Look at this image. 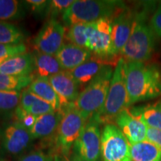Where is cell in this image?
<instances>
[{"label": "cell", "instance_id": "obj_4", "mask_svg": "<svg viewBox=\"0 0 161 161\" xmlns=\"http://www.w3.org/2000/svg\"><path fill=\"white\" fill-rule=\"evenodd\" d=\"M143 11L136 13L133 29L121 55L128 62L146 63L152 57L155 46V34L147 24Z\"/></svg>", "mask_w": 161, "mask_h": 161}, {"label": "cell", "instance_id": "obj_21", "mask_svg": "<svg viewBox=\"0 0 161 161\" xmlns=\"http://www.w3.org/2000/svg\"><path fill=\"white\" fill-rule=\"evenodd\" d=\"M35 70L38 77L49 78L64 71L55 55L37 52L34 55Z\"/></svg>", "mask_w": 161, "mask_h": 161}, {"label": "cell", "instance_id": "obj_6", "mask_svg": "<svg viewBox=\"0 0 161 161\" xmlns=\"http://www.w3.org/2000/svg\"><path fill=\"white\" fill-rule=\"evenodd\" d=\"M102 161H131L130 143L121 130L114 124H106L101 136Z\"/></svg>", "mask_w": 161, "mask_h": 161}, {"label": "cell", "instance_id": "obj_35", "mask_svg": "<svg viewBox=\"0 0 161 161\" xmlns=\"http://www.w3.org/2000/svg\"><path fill=\"white\" fill-rule=\"evenodd\" d=\"M146 140L155 145L161 150V130L147 127Z\"/></svg>", "mask_w": 161, "mask_h": 161}, {"label": "cell", "instance_id": "obj_36", "mask_svg": "<svg viewBox=\"0 0 161 161\" xmlns=\"http://www.w3.org/2000/svg\"><path fill=\"white\" fill-rule=\"evenodd\" d=\"M3 130H2V128H0V140L3 138Z\"/></svg>", "mask_w": 161, "mask_h": 161}, {"label": "cell", "instance_id": "obj_16", "mask_svg": "<svg viewBox=\"0 0 161 161\" xmlns=\"http://www.w3.org/2000/svg\"><path fill=\"white\" fill-rule=\"evenodd\" d=\"M34 69V55L27 52L15 55L0 63L1 73L16 77L30 75Z\"/></svg>", "mask_w": 161, "mask_h": 161}, {"label": "cell", "instance_id": "obj_19", "mask_svg": "<svg viewBox=\"0 0 161 161\" xmlns=\"http://www.w3.org/2000/svg\"><path fill=\"white\" fill-rule=\"evenodd\" d=\"M129 110L147 127L161 130V98L154 103L134 107Z\"/></svg>", "mask_w": 161, "mask_h": 161}, {"label": "cell", "instance_id": "obj_28", "mask_svg": "<svg viewBox=\"0 0 161 161\" xmlns=\"http://www.w3.org/2000/svg\"><path fill=\"white\" fill-rule=\"evenodd\" d=\"M27 52V47L24 43L15 45L0 44V63L15 55Z\"/></svg>", "mask_w": 161, "mask_h": 161}, {"label": "cell", "instance_id": "obj_12", "mask_svg": "<svg viewBox=\"0 0 161 161\" xmlns=\"http://www.w3.org/2000/svg\"><path fill=\"white\" fill-rule=\"evenodd\" d=\"M2 140L5 152L11 155H17L27 149L34 140L30 130L19 122H16L5 128Z\"/></svg>", "mask_w": 161, "mask_h": 161}, {"label": "cell", "instance_id": "obj_7", "mask_svg": "<svg viewBox=\"0 0 161 161\" xmlns=\"http://www.w3.org/2000/svg\"><path fill=\"white\" fill-rule=\"evenodd\" d=\"M88 119L82 113L70 105L64 111L57 130L58 146L63 154H67L81 134Z\"/></svg>", "mask_w": 161, "mask_h": 161}, {"label": "cell", "instance_id": "obj_39", "mask_svg": "<svg viewBox=\"0 0 161 161\" xmlns=\"http://www.w3.org/2000/svg\"><path fill=\"white\" fill-rule=\"evenodd\" d=\"M160 161H161V160H160Z\"/></svg>", "mask_w": 161, "mask_h": 161}, {"label": "cell", "instance_id": "obj_8", "mask_svg": "<svg viewBox=\"0 0 161 161\" xmlns=\"http://www.w3.org/2000/svg\"><path fill=\"white\" fill-rule=\"evenodd\" d=\"M111 18H103L95 23H90L86 49L94 57L108 61L114 58L112 47Z\"/></svg>", "mask_w": 161, "mask_h": 161}, {"label": "cell", "instance_id": "obj_13", "mask_svg": "<svg viewBox=\"0 0 161 161\" xmlns=\"http://www.w3.org/2000/svg\"><path fill=\"white\" fill-rule=\"evenodd\" d=\"M50 84L58 94L63 107H69L75 103L79 96L80 86L74 80L68 71H62L49 78Z\"/></svg>", "mask_w": 161, "mask_h": 161}, {"label": "cell", "instance_id": "obj_5", "mask_svg": "<svg viewBox=\"0 0 161 161\" xmlns=\"http://www.w3.org/2000/svg\"><path fill=\"white\" fill-rule=\"evenodd\" d=\"M114 69L112 66H104L99 73L80 92L75 103L72 104L79 110L88 120L98 114L105 102Z\"/></svg>", "mask_w": 161, "mask_h": 161}, {"label": "cell", "instance_id": "obj_31", "mask_svg": "<svg viewBox=\"0 0 161 161\" xmlns=\"http://www.w3.org/2000/svg\"><path fill=\"white\" fill-rule=\"evenodd\" d=\"M38 98H39L38 96H36L35 94H34L33 92H31L27 88V89L24 90L22 92L20 103L17 108L20 110H23L24 112H26Z\"/></svg>", "mask_w": 161, "mask_h": 161}, {"label": "cell", "instance_id": "obj_29", "mask_svg": "<svg viewBox=\"0 0 161 161\" xmlns=\"http://www.w3.org/2000/svg\"><path fill=\"white\" fill-rule=\"evenodd\" d=\"M72 0H52L49 2L46 14L55 19L60 14H63L74 3Z\"/></svg>", "mask_w": 161, "mask_h": 161}, {"label": "cell", "instance_id": "obj_32", "mask_svg": "<svg viewBox=\"0 0 161 161\" xmlns=\"http://www.w3.org/2000/svg\"><path fill=\"white\" fill-rule=\"evenodd\" d=\"M149 25L157 37L161 38V3L151 17Z\"/></svg>", "mask_w": 161, "mask_h": 161}, {"label": "cell", "instance_id": "obj_10", "mask_svg": "<svg viewBox=\"0 0 161 161\" xmlns=\"http://www.w3.org/2000/svg\"><path fill=\"white\" fill-rule=\"evenodd\" d=\"M66 29L55 19H51L43 25L34 40L37 52L55 55L64 45Z\"/></svg>", "mask_w": 161, "mask_h": 161}, {"label": "cell", "instance_id": "obj_34", "mask_svg": "<svg viewBox=\"0 0 161 161\" xmlns=\"http://www.w3.org/2000/svg\"><path fill=\"white\" fill-rule=\"evenodd\" d=\"M19 161H52V160L43 152L36 150L25 154L19 159Z\"/></svg>", "mask_w": 161, "mask_h": 161}, {"label": "cell", "instance_id": "obj_20", "mask_svg": "<svg viewBox=\"0 0 161 161\" xmlns=\"http://www.w3.org/2000/svg\"><path fill=\"white\" fill-rule=\"evenodd\" d=\"M28 89L40 98L51 104L55 111H62L60 98L50 84L49 78L37 77L34 79Z\"/></svg>", "mask_w": 161, "mask_h": 161}, {"label": "cell", "instance_id": "obj_2", "mask_svg": "<svg viewBox=\"0 0 161 161\" xmlns=\"http://www.w3.org/2000/svg\"><path fill=\"white\" fill-rule=\"evenodd\" d=\"M125 5L113 0H78L62 14L66 25L95 23L103 18L114 19L125 9Z\"/></svg>", "mask_w": 161, "mask_h": 161}, {"label": "cell", "instance_id": "obj_1", "mask_svg": "<svg viewBox=\"0 0 161 161\" xmlns=\"http://www.w3.org/2000/svg\"><path fill=\"white\" fill-rule=\"evenodd\" d=\"M125 72L130 106L161 97L160 66L156 64L125 61Z\"/></svg>", "mask_w": 161, "mask_h": 161}, {"label": "cell", "instance_id": "obj_9", "mask_svg": "<svg viewBox=\"0 0 161 161\" xmlns=\"http://www.w3.org/2000/svg\"><path fill=\"white\" fill-rule=\"evenodd\" d=\"M99 124L90 119L74 143L75 157L84 161H98L101 156Z\"/></svg>", "mask_w": 161, "mask_h": 161}, {"label": "cell", "instance_id": "obj_17", "mask_svg": "<svg viewBox=\"0 0 161 161\" xmlns=\"http://www.w3.org/2000/svg\"><path fill=\"white\" fill-rule=\"evenodd\" d=\"M63 115V111H54L37 117L35 124L29 130L33 140L47 137L53 134L58 130Z\"/></svg>", "mask_w": 161, "mask_h": 161}, {"label": "cell", "instance_id": "obj_23", "mask_svg": "<svg viewBox=\"0 0 161 161\" xmlns=\"http://www.w3.org/2000/svg\"><path fill=\"white\" fill-rule=\"evenodd\" d=\"M25 37L17 26L0 20V44L15 45L23 43Z\"/></svg>", "mask_w": 161, "mask_h": 161}, {"label": "cell", "instance_id": "obj_26", "mask_svg": "<svg viewBox=\"0 0 161 161\" xmlns=\"http://www.w3.org/2000/svg\"><path fill=\"white\" fill-rule=\"evenodd\" d=\"M89 28L90 23H78L70 26L66 38L71 43L86 49Z\"/></svg>", "mask_w": 161, "mask_h": 161}, {"label": "cell", "instance_id": "obj_27", "mask_svg": "<svg viewBox=\"0 0 161 161\" xmlns=\"http://www.w3.org/2000/svg\"><path fill=\"white\" fill-rule=\"evenodd\" d=\"M21 96L22 93L19 91L0 90V113L5 114L17 110Z\"/></svg>", "mask_w": 161, "mask_h": 161}, {"label": "cell", "instance_id": "obj_30", "mask_svg": "<svg viewBox=\"0 0 161 161\" xmlns=\"http://www.w3.org/2000/svg\"><path fill=\"white\" fill-rule=\"evenodd\" d=\"M54 111L55 110L51 104L39 98L25 113L35 117H38L40 116Z\"/></svg>", "mask_w": 161, "mask_h": 161}, {"label": "cell", "instance_id": "obj_24", "mask_svg": "<svg viewBox=\"0 0 161 161\" xmlns=\"http://www.w3.org/2000/svg\"><path fill=\"white\" fill-rule=\"evenodd\" d=\"M24 2L16 0H0V20H14L22 18L25 14Z\"/></svg>", "mask_w": 161, "mask_h": 161}, {"label": "cell", "instance_id": "obj_22", "mask_svg": "<svg viewBox=\"0 0 161 161\" xmlns=\"http://www.w3.org/2000/svg\"><path fill=\"white\" fill-rule=\"evenodd\" d=\"M130 156L131 161H160L161 150L155 145L145 140L130 145Z\"/></svg>", "mask_w": 161, "mask_h": 161}, {"label": "cell", "instance_id": "obj_33", "mask_svg": "<svg viewBox=\"0 0 161 161\" xmlns=\"http://www.w3.org/2000/svg\"><path fill=\"white\" fill-rule=\"evenodd\" d=\"M49 2V1H45V0H27L25 3L29 5L30 9L34 13L41 14L44 12L46 14Z\"/></svg>", "mask_w": 161, "mask_h": 161}, {"label": "cell", "instance_id": "obj_11", "mask_svg": "<svg viewBox=\"0 0 161 161\" xmlns=\"http://www.w3.org/2000/svg\"><path fill=\"white\" fill-rule=\"evenodd\" d=\"M136 13L125 8L112 20V47L114 57L121 55L122 49L129 39Z\"/></svg>", "mask_w": 161, "mask_h": 161}, {"label": "cell", "instance_id": "obj_38", "mask_svg": "<svg viewBox=\"0 0 161 161\" xmlns=\"http://www.w3.org/2000/svg\"><path fill=\"white\" fill-rule=\"evenodd\" d=\"M0 161H2V160H1V159H0Z\"/></svg>", "mask_w": 161, "mask_h": 161}, {"label": "cell", "instance_id": "obj_37", "mask_svg": "<svg viewBox=\"0 0 161 161\" xmlns=\"http://www.w3.org/2000/svg\"><path fill=\"white\" fill-rule=\"evenodd\" d=\"M73 161H84V160H82L81 159H80V158H77V157H75V158H74V160H73Z\"/></svg>", "mask_w": 161, "mask_h": 161}, {"label": "cell", "instance_id": "obj_25", "mask_svg": "<svg viewBox=\"0 0 161 161\" xmlns=\"http://www.w3.org/2000/svg\"><path fill=\"white\" fill-rule=\"evenodd\" d=\"M34 77L32 75L16 77L0 72V90L19 91L29 86L34 80Z\"/></svg>", "mask_w": 161, "mask_h": 161}, {"label": "cell", "instance_id": "obj_14", "mask_svg": "<svg viewBox=\"0 0 161 161\" xmlns=\"http://www.w3.org/2000/svg\"><path fill=\"white\" fill-rule=\"evenodd\" d=\"M115 122L130 145L146 140L147 126L133 115L128 109L121 113L116 118Z\"/></svg>", "mask_w": 161, "mask_h": 161}, {"label": "cell", "instance_id": "obj_15", "mask_svg": "<svg viewBox=\"0 0 161 161\" xmlns=\"http://www.w3.org/2000/svg\"><path fill=\"white\" fill-rule=\"evenodd\" d=\"M55 56L64 71H71L89 60L92 53L88 49L70 43L64 44Z\"/></svg>", "mask_w": 161, "mask_h": 161}, {"label": "cell", "instance_id": "obj_3", "mask_svg": "<svg viewBox=\"0 0 161 161\" xmlns=\"http://www.w3.org/2000/svg\"><path fill=\"white\" fill-rule=\"evenodd\" d=\"M125 64V61L122 58L118 60L103 108L90 118L98 124H110V122L115 121L121 113L130 107L126 87Z\"/></svg>", "mask_w": 161, "mask_h": 161}, {"label": "cell", "instance_id": "obj_18", "mask_svg": "<svg viewBox=\"0 0 161 161\" xmlns=\"http://www.w3.org/2000/svg\"><path fill=\"white\" fill-rule=\"evenodd\" d=\"M106 65H108L106 61L93 57L74 69L68 72L80 87L89 84Z\"/></svg>", "mask_w": 161, "mask_h": 161}]
</instances>
